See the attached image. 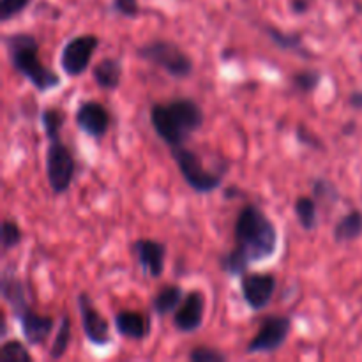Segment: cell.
<instances>
[{
	"label": "cell",
	"mask_w": 362,
	"mask_h": 362,
	"mask_svg": "<svg viewBox=\"0 0 362 362\" xmlns=\"http://www.w3.org/2000/svg\"><path fill=\"white\" fill-rule=\"evenodd\" d=\"M235 247L221 255L219 267L230 278H240L250 271L251 264H260L276 255L279 233L274 221L255 204H247L237 214Z\"/></svg>",
	"instance_id": "obj_1"
},
{
	"label": "cell",
	"mask_w": 362,
	"mask_h": 362,
	"mask_svg": "<svg viewBox=\"0 0 362 362\" xmlns=\"http://www.w3.org/2000/svg\"><path fill=\"white\" fill-rule=\"evenodd\" d=\"M151 126L168 147H180L205 122L204 108L191 98H177L151 106Z\"/></svg>",
	"instance_id": "obj_2"
},
{
	"label": "cell",
	"mask_w": 362,
	"mask_h": 362,
	"mask_svg": "<svg viewBox=\"0 0 362 362\" xmlns=\"http://www.w3.org/2000/svg\"><path fill=\"white\" fill-rule=\"evenodd\" d=\"M4 46H6L11 67L20 76H23L35 90L49 92L60 87L62 80L57 71L42 64L39 59V41L34 34H28V32L7 34L4 37Z\"/></svg>",
	"instance_id": "obj_3"
},
{
	"label": "cell",
	"mask_w": 362,
	"mask_h": 362,
	"mask_svg": "<svg viewBox=\"0 0 362 362\" xmlns=\"http://www.w3.org/2000/svg\"><path fill=\"white\" fill-rule=\"evenodd\" d=\"M136 57L159 67L175 80H187L194 71V62L186 49L166 39H152L138 46Z\"/></svg>",
	"instance_id": "obj_4"
},
{
	"label": "cell",
	"mask_w": 362,
	"mask_h": 362,
	"mask_svg": "<svg viewBox=\"0 0 362 362\" xmlns=\"http://www.w3.org/2000/svg\"><path fill=\"white\" fill-rule=\"evenodd\" d=\"M170 154H172L173 161H175L184 182H186L194 193L209 194L221 187L223 175L205 168L200 156H198L197 152L191 151V148H187L186 145L170 147Z\"/></svg>",
	"instance_id": "obj_5"
},
{
	"label": "cell",
	"mask_w": 362,
	"mask_h": 362,
	"mask_svg": "<svg viewBox=\"0 0 362 362\" xmlns=\"http://www.w3.org/2000/svg\"><path fill=\"white\" fill-rule=\"evenodd\" d=\"M46 179L53 194H64L71 187L76 173V161L62 140L49 141L45 156Z\"/></svg>",
	"instance_id": "obj_6"
},
{
	"label": "cell",
	"mask_w": 362,
	"mask_h": 362,
	"mask_svg": "<svg viewBox=\"0 0 362 362\" xmlns=\"http://www.w3.org/2000/svg\"><path fill=\"white\" fill-rule=\"evenodd\" d=\"M99 45H101V37L95 34H90V32L71 37L64 45L62 52H60V69L69 78L81 76L88 69V66H90L92 57H94Z\"/></svg>",
	"instance_id": "obj_7"
},
{
	"label": "cell",
	"mask_w": 362,
	"mask_h": 362,
	"mask_svg": "<svg viewBox=\"0 0 362 362\" xmlns=\"http://www.w3.org/2000/svg\"><path fill=\"white\" fill-rule=\"evenodd\" d=\"M292 331V318L286 315H269L262 320L257 334L247 343L246 354H274L281 349Z\"/></svg>",
	"instance_id": "obj_8"
},
{
	"label": "cell",
	"mask_w": 362,
	"mask_h": 362,
	"mask_svg": "<svg viewBox=\"0 0 362 362\" xmlns=\"http://www.w3.org/2000/svg\"><path fill=\"white\" fill-rule=\"evenodd\" d=\"M78 313H80L81 329H83L85 339L90 345L103 349V346L112 345V327L106 320L105 315L94 306V300L87 292H80L76 297Z\"/></svg>",
	"instance_id": "obj_9"
},
{
	"label": "cell",
	"mask_w": 362,
	"mask_h": 362,
	"mask_svg": "<svg viewBox=\"0 0 362 362\" xmlns=\"http://www.w3.org/2000/svg\"><path fill=\"white\" fill-rule=\"evenodd\" d=\"M278 279L272 272H250L240 276V293L251 311H264L272 300Z\"/></svg>",
	"instance_id": "obj_10"
},
{
	"label": "cell",
	"mask_w": 362,
	"mask_h": 362,
	"mask_svg": "<svg viewBox=\"0 0 362 362\" xmlns=\"http://www.w3.org/2000/svg\"><path fill=\"white\" fill-rule=\"evenodd\" d=\"M205 306H207V300H205L204 292L200 288L189 290L173 315V325L177 331L182 334L197 332L204 324Z\"/></svg>",
	"instance_id": "obj_11"
},
{
	"label": "cell",
	"mask_w": 362,
	"mask_h": 362,
	"mask_svg": "<svg viewBox=\"0 0 362 362\" xmlns=\"http://www.w3.org/2000/svg\"><path fill=\"white\" fill-rule=\"evenodd\" d=\"M76 126L92 140H103L112 126V113L103 103L83 101L76 110Z\"/></svg>",
	"instance_id": "obj_12"
},
{
	"label": "cell",
	"mask_w": 362,
	"mask_h": 362,
	"mask_svg": "<svg viewBox=\"0 0 362 362\" xmlns=\"http://www.w3.org/2000/svg\"><path fill=\"white\" fill-rule=\"evenodd\" d=\"M133 253L136 255L140 269L148 278H161L163 272H165L166 255H168L166 244L156 239H136L133 243Z\"/></svg>",
	"instance_id": "obj_13"
},
{
	"label": "cell",
	"mask_w": 362,
	"mask_h": 362,
	"mask_svg": "<svg viewBox=\"0 0 362 362\" xmlns=\"http://www.w3.org/2000/svg\"><path fill=\"white\" fill-rule=\"evenodd\" d=\"M16 320L20 324L21 336H23L25 343L30 349H37V346L45 345L49 336L53 334V329H55V320L52 317L37 313L32 308L23 311Z\"/></svg>",
	"instance_id": "obj_14"
},
{
	"label": "cell",
	"mask_w": 362,
	"mask_h": 362,
	"mask_svg": "<svg viewBox=\"0 0 362 362\" xmlns=\"http://www.w3.org/2000/svg\"><path fill=\"white\" fill-rule=\"evenodd\" d=\"M115 331L122 338L133 339V341H144L152 332V320L147 313L134 310H122L113 317Z\"/></svg>",
	"instance_id": "obj_15"
},
{
	"label": "cell",
	"mask_w": 362,
	"mask_h": 362,
	"mask_svg": "<svg viewBox=\"0 0 362 362\" xmlns=\"http://www.w3.org/2000/svg\"><path fill=\"white\" fill-rule=\"evenodd\" d=\"M0 292H2L7 306L13 311L14 318H18L30 308V297H28L30 293H28L27 283L13 271H4L2 279H0Z\"/></svg>",
	"instance_id": "obj_16"
},
{
	"label": "cell",
	"mask_w": 362,
	"mask_h": 362,
	"mask_svg": "<svg viewBox=\"0 0 362 362\" xmlns=\"http://www.w3.org/2000/svg\"><path fill=\"white\" fill-rule=\"evenodd\" d=\"M262 32H264V34L271 39L272 45H274L278 49H281V52L296 53L297 57L306 60L313 59L315 57L313 52L304 45L303 35L297 34V32L281 30V28L274 27V25H264V27H262Z\"/></svg>",
	"instance_id": "obj_17"
},
{
	"label": "cell",
	"mask_w": 362,
	"mask_h": 362,
	"mask_svg": "<svg viewBox=\"0 0 362 362\" xmlns=\"http://www.w3.org/2000/svg\"><path fill=\"white\" fill-rule=\"evenodd\" d=\"M122 74V62H120L119 59H113V57L101 59L94 67H92V80L95 81V85H98L101 90L106 92L117 90V88L120 87Z\"/></svg>",
	"instance_id": "obj_18"
},
{
	"label": "cell",
	"mask_w": 362,
	"mask_h": 362,
	"mask_svg": "<svg viewBox=\"0 0 362 362\" xmlns=\"http://www.w3.org/2000/svg\"><path fill=\"white\" fill-rule=\"evenodd\" d=\"M184 296H186V293H184L182 286L175 285V283H168V285H165L163 288H159L158 293L152 297V311H154L159 318L166 317V315L173 313V311L180 306Z\"/></svg>",
	"instance_id": "obj_19"
},
{
	"label": "cell",
	"mask_w": 362,
	"mask_h": 362,
	"mask_svg": "<svg viewBox=\"0 0 362 362\" xmlns=\"http://www.w3.org/2000/svg\"><path fill=\"white\" fill-rule=\"evenodd\" d=\"M332 235L338 244L354 243V240L361 239L362 237V211L354 209V211L346 212L345 216L338 219L334 225Z\"/></svg>",
	"instance_id": "obj_20"
},
{
	"label": "cell",
	"mask_w": 362,
	"mask_h": 362,
	"mask_svg": "<svg viewBox=\"0 0 362 362\" xmlns=\"http://www.w3.org/2000/svg\"><path fill=\"white\" fill-rule=\"evenodd\" d=\"M293 214H296L300 228L306 232H315L318 228V207L315 197L297 198L293 202Z\"/></svg>",
	"instance_id": "obj_21"
},
{
	"label": "cell",
	"mask_w": 362,
	"mask_h": 362,
	"mask_svg": "<svg viewBox=\"0 0 362 362\" xmlns=\"http://www.w3.org/2000/svg\"><path fill=\"white\" fill-rule=\"evenodd\" d=\"M66 124V112L59 106H48L41 112V127L48 141L60 140V133Z\"/></svg>",
	"instance_id": "obj_22"
},
{
	"label": "cell",
	"mask_w": 362,
	"mask_h": 362,
	"mask_svg": "<svg viewBox=\"0 0 362 362\" xmlns=\"http://www.w3.org/2000/svg\"><path fill=\"white\" fill-rule=\"evenodd\" d=\"M71 339H73V332H71V318L67 315H64L59 322V327H57V334L53 338L52 349H49L48 357L52 361H60L67 354L71 345Z\"/></svg>",
	"instance_id": "obj_23"
},
{
	"label": "cell",
	"mask_w": 362,
	"mask_h": 362,
	"mask_svg": "<svg viewBox=\"0 0 362 362\" xmlns=\"http://www.w3.org/2000/svg\"><path fill=\"white\" fill-rule=\"evenodd\" d=\"M322 80H324V74L318 69H303L297 71V73L292 74V87L296 88L300 94H313L318 87L322 85Z\"/></svg>",
	"instance_id": "obj_24"
},
{
	"label": "cell",
	"mask_w": 362,
	"mask_h": 362,
	"mask_svg": "<svg viewBox=\"0 0 362 362\" xmlns=\"http://www.w3.org/2000/svg\"><path fill=\"white\" fill-rule=\"evenodd\" d=\"M34 357L28 352L27 346L18 339L4 341L0 346V362H32Z\"/></svg>",
	"instance_id": "obj_25"
},
{
	"label": "cell",
	"mask_w": 362,
	"mask_h": 362,
	"mask_svg": "<svg viewBox=\"0 0 362 362\" xmlns=\"http://www.w3.org/2000/svg\"><path fill=\"white\" fill-rule=\"evenodd\" d=\"M311 189H313V197L318 200H325L329 204H338L341 200L338 186L332 180L324 179V177H317V179L311 180Z\"/></svg>",
	"instance_id": "obj_26"
},
{
	"label": "cell",
	"mask_w": 362,
	"mask_h": 362,
	"mask_svg": "<svg viewBox=\"0 0 362 362\" xmlns=\"http://www.w3.org/2000/svg\"><path fill=\"white\" fill-rule=\"evenodd\" d=\"M23 240V232H21L20 225L14 219H4L2 221V250L4 253H9L20 243Z\"/></svg>",
	"instance_id": "obj_27"
},
{
	"label": "cell",
	"mask_w": 362,
	"mask_h": 362,
	"mask_svg": "<svg viewBox=\"0 0 362 362\" xmlns=\"http://www.w3.org/2000/svg\"><path fill=\"white\" fill-rule=\"evenodd\" d=\"M187 359L191 362H225L226 354H223L221 350L211 349V346L198 345L187 354Z\"/></svg>",
	"instance_id": "obj_28"
},
{
	"label": "cell",
	"mask_w": 362,
	"mask_h": 362,
	"mask_svg": "<svg viewBox=\"0 0 362 362\" xmlns=\"http://www.w3.org/2000/svg\"><path fill=\"white\" fill-rule=\"evenodd\" d=\"M32 0H0V21L7 23L23 13Z\"/></svg>",
	"instance_id": "obj_29"
},
{
	"label": "cell",
	"mask_w": 362,
	"mask_h": 362,
	"mask_svg": "<svg viewBox=\"0 0 362 362\" xmlns=\"http://www.w3.org/2000/svg\"><path fill=\"white\" fill-rule=\"evenodd\" d=\"M296 138L300 145H304V147H311V148H315V151H320V152L325 151L324 141H322L317 134L311 133V131L308 129L304 124H299V126H297Z\"/></svg>",
	"instance_id": "obj_30"
},
{
	"label": "cell",
	"mask_w": 362,
	"mask_h": 362,
	"mask_svg": "<svg viewBox=\"0 0 362 362\" xmlns=\"http://www.w3.org/2000/svg\"><path fill=\"white\" fill-rule=\"evenodd\" d=\"M113 11L124 18H136L140 14V4L138 0H113Z\"/></svg>",
	"instance_id": "obj_31"
},
{
	"label": "cell",
	"mask_w": 362,
	"mask_h": 362,
	"mask_svg": "<svg viewBox=\"0 0 362 362\" xmlns=\"http://www.w3.org/2000/svg\"><path fill=\"white\" fill-rule=\"evenodd\" d=\"M290 9L293 14H306L311 9V0H292Z\"/></svg>",
	"instance_id": "obj_32"
},
{
	"label": "cell",
	"mask_w": 362,
	"mask_h": 362,
	"mask_svg": "<svg viewBox=\"0 0 362 362\" xmlns=\"http://www.w3.org/2000/svg\"><path fill=\"white\" fill-rule=\"evenodd\" d=\"M349 105H350V108L357 110V112H362V90L350 92Z\"/></svg>",
	"instance_id": "obj_33"
},
{
	"label": "cell",
	"mask_w": 362,
	"mask_h": 362,
	"mask_svg": "<svg viewBox=\"0 0 362 362\" xmlns=\"http://www.w3.org/2000/svg\"><path fill=\"white\" fill-rule=\"evenodd\" d=\"M240 189L237 186H228L225 189V194H223V197L226 198V200H232V198H237V197H240Z\"/></svg>",
	"instance_id": "obj_34"
},
{
	"label": "cell",
	"mask_w": 362,
	"mask_h": 362,
	"mask_svg": "<svg viewBox=\"0 0 362 362\" xmlns=\"http://www.w3.org/2000/svg\"><path fill=\"white\" fill-rule=\"evenodd\" d=\"M0 322H2V331H0V336H2V338H6V336H7V320H6V315H2V318H0Z\"/></svg>",
	"instance_id": "obj_35"
}]
</instances>
